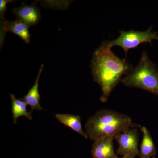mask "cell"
Instances as JSON below:
<instances>
[{"label": "cell", "instance_id": "1", "mask_svg": "<svg viewBox=\"0 0 158 158\" xmlns=\"http://www.w3.org/2000/svg\"><path fill=\"white\" fill-rule=\"evenodd\" d=\"M93 80L101 88V101L106 102L122 77L133 69L125 59L116 56L106 41L94 52L91 62Z\"/></svg>", "mask_w": 158, "mask_h": 158}, {"label": "cell", "instance_id": "2", "mask_svg": "<svg viewBox=\"0 0 158 158\" xmlns=\"http://www.w3.org/2000/svg\"><path fill=\"white\" fill-rule=\"evenodd\" d=\"M85 127L88 137L94 142L106 137L114 138L131 128L141 127L134 123L127 115L103 109L88 118Z\"/></svg>", "mask_w": 158, "mask_h": 158}, {"label": "cell", "instance_id": "3", "mask_svg": "<svg viewBox=\"0 0 158 158\" xmlns=\"http://www.w3.org/2000/svg\"><path fill=\"white\" fill-rule=\"evenodd\" d=\"M123 85L158 94V69L144 51L135 68L122 79Z\"/></svg>", "mask_w": 158, "mask_h": 158}, {"label": "cell", "instance_id": "4", "mask_svg": "<svg viewBox=\"0 0 158 158\" xmlns=\"http://www.w3.org/2000/svg\"><path fill=\"white\" fill-rule=\"evenodd\" d=\"M151 26L144 31H120V35L116 39L106 42L111 48L114 46L121 47L127 55L129 50L135 48L141 43H149L151 44L152 40H158V33L153 32Z\"/></svg>", "mask_w": 158, "mask_h": 158}, {"label": "cell", "instance_id": "5", "mask_svg": "<svg viewBox=\"0 0 158 158\" xmlns=\"http://www.w3.org/2000/svg\"><path fill=\"white\" fill-rule=\"evenodd\" d=\"M138 135L136 128H131L118 134L114 138L118 144L116 153L119 155L124 156H140L138 150Z\"/></svg>", "mask_w": 158, "mask_h": 158}, {"label": "cell", "instance_id": "6", "mask_svg": "<svg viewBox=\"0 0 158 158\" xmlns=\"http://www.w3.org/2000/svg\"><path fill=\"white\" fill-rule=\"evenodd\" d=\"M29 26L21 20L17 19L13 21H1V46L2 45L7 32L16 34L26 43H29L31 39Z\"/></svg>", "mask_w": 158, "mask_h": 158}, {"label": "cell", "instance_id": "7", "mask_svg": "<svg viewBox=\"0 0 158 158\" xmlns=\"http://www.w3.org/2000/svg\"><path fill=\"white\" fill-rule=\"evenodd\" d=\"M12 11L18 19L21 20L29 27L37 24L41 18L40 11L34 3L26 5L23 3L19 8H13Z\"/></svg>", "mask_w": 158, "mask_h": 158}, {"label": "cell", "instance_id": "8", "mask_svg": "<svg viewBox=\"0 0 158 158\" xmlns=\"http://www.w3.org/2000/svg\"><path fill=\"white\" fill-rule=\"evenodd\" d=\"M113 139L107 137L94 141L91 151L92 158H118L114 152Z\"/></svg>", "mask_w": 158, "mask_h": 158}, {"label": "cell", "instance_id": "9", "mask_svg": "<svg viewBox=\"0 0 158 158\" xmlns=\"http://www.w3.org/2000/svg\"><path fill=\"white\" fill-rule=\"evenodd\" d=\"M44 67V65L42 64L38 71V74L34 85H33L32 88L30 89L27 94L25 95L23 98V100L27 103V104L31 106V111L32 112L34 110H37L41 111L43 109L40 104V94L38 88H39L40 77L42 73Z\"/></svg>", "mask_w": 158, "mask_h": 158}, {"label": "cell", "instance_id": "10", "mask_svg": "<svg viewBox=\"0 0 158 158\" xmlns=\"http://www.w3.org/2000/svg\"><path fill=\"white\" fill-rule=\"evenodd\" d=\"M143 134V138L141 144L140 151V158H151L155 157L156 150L148 129L145 127H141Z\"/></svg>", "mask_w": 158, "mask_h": 158}, {"label": "cell", "instance_id": "11", "mask_svg": "<svg viewBox=\"0 0 158 158\" xmlns=\"http://www.w3.org/2000/svg\"><path fill=\"white\" fill-rule=\"evenodd\" d=\"M55 116L62 124L70 128L86 139H88V137L87 133L83 129L80 116L70 114H55Z\"/></svg>", "mask_w": 158, "mask_h": 158}, {"label": "cell", "instance_id": "12", "mask_svg": "<svg viewBox=\"0 0 158 158\" xmlns=\"http://www.w3.org/2000/svg\"><path fill=\"white\" fill-rule=\"evenodd\" d=\"M12 105L11 112L13 123H16L18 118L20 116H25L29 120L32 119V111L28 112L27 110V103L21 99H18L14 94H10Z\"/></svg>", "mask_w": 158, "mask_h": 158}, {"label": "cell", "instance_id": "13", "mask_svg": "<svg viewBox=\"0 0 158 158\" xmlns=\"http://www.w3.org/2000/svg\"><path fill=\"white\" fill-rule=\"evenodd\" d=\"M11 1L9 0H1L0 1V18L1 20H5L4 15L7 10V5Z\"/></svg>", "mask_w": 158, "mask_h": 158}, {"label": "cell", "instance_id": "14", "mask_svg": "<svg viewBox=\"0 0 158 158\" xmlns=\"http://www.w3.org/2000/svg\"><path fill=\"white\" fill-rule=\"evenodd\" d=\"M135 156H133V155H129V156H124L122 158H135Z\"/></svg>", "mask_w": 158, "mask_h": 158}, {"label": "cell", "instance_id": "15", "mask_svg": "<svg viewBox=\"0 0 158 158\" xmlns=\"http://www.w3.org/2000/svg\"><path fill=\"white\" fill-rule=\"evenodd\" d=\"M151 158H155V157H153Z\"/></svg>", "mask_w": 158, "mask_h": 158}]
</instances>
